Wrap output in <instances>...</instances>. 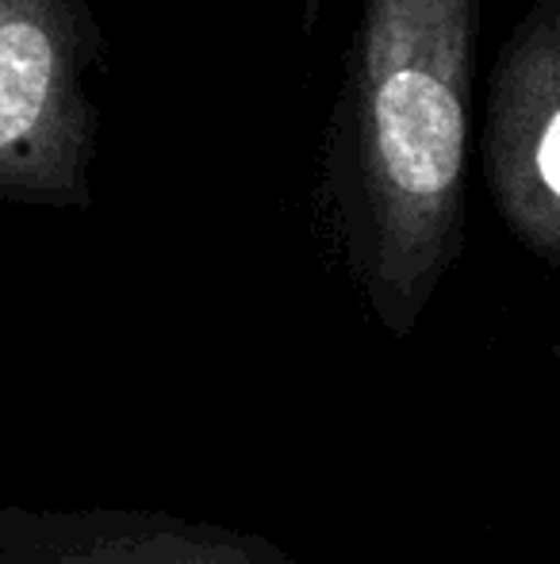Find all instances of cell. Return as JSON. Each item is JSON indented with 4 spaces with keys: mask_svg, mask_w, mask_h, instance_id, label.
I'll use <instances>...</instances> for the list:
<instances>
[{
    "mask_svg": "<svg viewBox=\"0 0 560 564\" xmlns=\"http://www.w3.org/2000/svg\"><path fill=\"white\" fill-rule=\"evenodd\" d=\"M108 43L89 0H0V200L92 208Z\"/></svg>",
    "mask_w": 560,
    "mask_h": 564,
    "instance_id": "cell-2",
    "label": "cell"
},
{
    "mask_svg": "<svg viewBox=\"0 0 560 564\" xmlns=\"http://www.w3.org/2000/svg\"><path fill=\"white\" fill-rule=\"evenodd\" d=\"M484 0H361L322 139L319 208L392 338H411L464 250Z\"/></svg>",
    "mask_w": 560,
    "mask_h": 564,
    "instance_id": "cell-1",
    "label": "cell"
},
{
    "mask_svg": "<svg viewBox=\"0 0 560 564\" xmlns=\"http://www.w3.org/2000/svg\"><path fill=\"white\" fill-rule=\"evenodd\" d=\"M0 564H304L246 530L139 507L0 503Z\"/></svg>",
    "mask_w": 560,
    "mask_h": 564,
    "instance_id": "cell-4",
    "label": "cell"
},
{
    "mask_svg": "<svg viewBox=\"0 0 560 564\" xmlns=\"http://www.w3.org/2000/svg\"><path fill=\"white\" fill-rule=\"evenodd\" d=\"M480 165L515 242L560 265V0H534L499 46Z\"/></svg>",
    "mask_w": 560,
    "mask_h": 564,
    "instance_id": "cell-3",
    "label": "cell"
}]
</instances>
